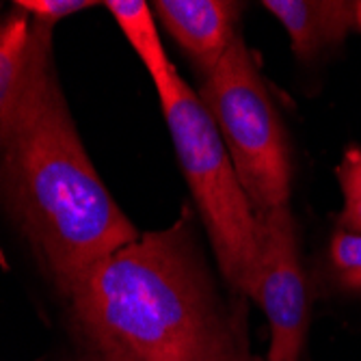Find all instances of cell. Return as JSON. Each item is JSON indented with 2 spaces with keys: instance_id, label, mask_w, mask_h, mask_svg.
I'll return each mask as SVG.
<instances>
[{
  "instance_id": "3957f363",
  "label": "cell",
  "mask_w": 361,
  "mask_h": 361,
  "mask_svg": "<svg viewBox=\"0 0 361 361\" xmlns=\"http://www.w3.org/2000/svg\"><path fill=\"white\" fill-rule=\"evenodd\" d=\"M160 106L219 269L229 288L251 297L257 271V221L216 123L182 76Z\"/></svg>"
},
{
  "instance_id": "9c48e42d",
  "label": "cell",
  "mask_w": 361,
  "mask_h": 361,
  "mask_svg": "<svg viewBox=\"0 0 361 361\" xmlns=\"http://www.w3.org/2000/svg\"><path fill=\"white\" fill-rule=\"evenodd\" d=\"M32 24L18 9L0 22V123L7 117L26 70Z\"/></svg>"
},
{
  "instance_id": "8fae6325",
  "label": "cell",
  "mask_w": 361,
  "mask_h": 361,
  "mask_svg": "<svg viewBox=\"0 0 361 361\" xmlns=\"http://www.w3.org/2000/svg\"><path fill=\"white\" fill-rule=\"evenodd\" d=\"M329 257L340 283L348 290H361V234L338 229L331 238Z\"/></svg>"
},
{
  "instance_id": "277c9868",
  "label": "cell",
  "mask_w": 361,
  "mask_h": 361,
  "mask_svg": "<svg viewBox=\"0 0 361 361\" xmlns=\"http://www.w3.org/2000/svg\"><path fill=\"white\" fill-rule=\"evenodd\" d=\"M197 95L216 123L253 210L290 206L292 160L288 137L253 54L240 35L216 68L206 74Z\"/></svg>"
},
{
  "instance_id": "ba28073f",
  "label": "cell",
  "mask_w": 361,
  "mask_h": 361,
  "mask_svg": "<svg viewBox=\"0 0 361 361\" xmlns=\"http://www.w3.org/2000/svg\"><path fill=\"white\" fill-rule=\"evenodd\" d=\"M104 7L111 11L126 39L143 61L145 70L158 91V100L167 97L180 76L176 65L167 59V52L160 44L158 28L154 24V11L145 0H106Z\"/></svg>"
},
{
  "instance_id": "5b68a950",
  "label": "cell",
  "mask_w": 361,
  "mask_h": 361,
  "mask_svg": "<svg viewBox=\"0 0 361 361\" xmlns=\"http://www.w3.org/2000/svg\"><path fill=\"white\" fill-rule=\"evenodd\" d=\"M257 271L251 297L271 326L267 361H299L307 324L310 297L299 259L297 229L290 206L255 212Z\"/></svg>"
},
{
  "instance_id": "8992f818",
  "label": "cell",
  "mask_w": 361,
  "mask_h": 361,
  "mask_svg": "<svg viewBox=\"0 0 361 361\" xmlns=\"http://www.w3.org/2000/svg\"><path fill=\"white\" fill-rule=\"evenodd\" d=\"M160 24L188 52L204 74H210L238 37L240 5L227 0H156Z\"/></svg>"
},
{
  "instance_id": "4fadbf2b",
  "label": "cell",
  "mask_w": 361,
  "mask_h": 361,
  "mask_svg": "<svg viewBox=\"0 0 361 361\" xmlns=\"http://www.w3.org/2000/svg\"><path fill=\"white\" fill-rule=\"evenodd\" d=\"M357 28H361V3H357Z\"/></svg>"
},
{
  "instance_id": "7a4b0ae2",
  "label": "cell",
  "mask_w": 361,
  "mask_h": 361,
  "mask_svg": "<svg viewBox=\"0 0 361 361\" xmlns=\"http://www.w3.org/2000/svg\"><path fill=\"white\" fill-rule=\"evenodd\" d=\"M93 361H257L197 251L192 216L141 234L65 292Z\"/></svg>"
},
{
  "instance_id": "30bf717a",
  "label": "cell",
  "mask_w": 361,
  "mask_h": 361,
  "mask_svg": "<svg viewBox=\"0 0 361 361\" xmlns=\"http://www.w3.org/2000/svg\"><path fill=\"white\" fill-rule=\"evenodd\" d=\"M338 180L344 195L340 229L361 234V145H353L344 152L338 167Z\"/></svg>"
},
{
  "instance_id": "6da1fadb",
  "label": "cell",
  "mask_w": 361,
  "mask_h": 361,
  "mask_svg": "<svg viewBox=\"0 0 361 361\" xmlns=\"http://www.w3.org/2000/svg\"><path fill=\"white\" fill-rule=\"evenodd\" d=\"M0 188L63 292L141 236L80 143L54 76L50 24H32L16 102L0 123Z\"/></svg>"
},
{
  "instance_id": "52a82bcc",
  "label": "cell",
  "mask_w": 361,
  "mask_h": 361,
  "mask_svg": "<svg viewBox=\"0 0 361 361\" xmlns=\"http://www.w3.org/2000/svg\"><path fill=\"white\" fill-rule=\"evenodd\" d=\"M290 35L292 52L301 61H314L322 52L340 46L348 30L357 26V3L338 0H264Z\"/></svg>"
},
{
  "instance_id": "7c38bea8",
  "label": "cell",
  "mask_w": 361,
  "mask_h": 361,
  "mask_svg": "<svg viewBox=\"0 0 361 361\" xmlns=\"http://www.w3.org/2000/svg\"><path fill=\"white\" fill-rule=\"evenodd\" d=\"M95 5L97 3H91V0H18L16 3L18 9L35 16V22L50 24V26L63 18Z\"/></svg>"
}]
</instances>
